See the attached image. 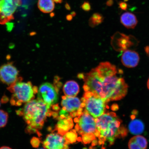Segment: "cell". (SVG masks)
<instances>
[{"instance_id":"cell-1","label":"cell","mask_w":149,"mask_h":149,"mask_svg":"<svg viewBox=\"0 0 149 149\" xmlns=\"http://www.w3.org/2000/svg\"><path fill=\"white\" fill-rule=\"evenodd\" d=\"M122 72L110 63L103 62L88 73L79 74L78 77L84 81L85 92L90 91L107 102L122 100L127 94V84L123 78L117 76Z\"/></svg>"},{"instance_id":"cell-2","label":"cell","mask_w":149,"mask_h":149,"mask_svg":"<svg viewBox=\"0 0 149 149\" xmlns=\"http://www.w3.org/2000/svg\"><path fill=\"white\" fill-rule=\"evenodd\" d=\"M95 122L97 129L95 135L98 137L101 144L107 143L111 146L117 138L127 135V130L114 113H104L96 118Z\"/></svg>"},{"instance_id":"cell-3","label":"cell","mask_w":149,"mask_h":149,"mask_svg":"<svg viewBox=\"0 0 149 149\" xmlns=\"http://www.w3.org/2000/svg\"><path fill=\"white\" fill-rule=\"evenodd\" d=\"M50 108L44 102L37 99L26 103L23 109L17 111L18 115L23 117L27 124L26 133H36L40 135L39 130L44 125Z\"/></svg>"},{"instance_id":"cell-4","label":"cell","mask_w":149,"mask_h":149,"mask_svg":"<svg viewBox=\"0 0 149 149\" xmlns=\"http://www.w3.org/2000/svg\"><path fill=\"white\" fill-rule=\"evenodd\" d=\"M7 89L13 94L10 100L11 105L17 107L33 100L38 91V88L31 82L22 81L9 86Z\"/></svg>"},{"instance_id":"cell-5","label":"cell","mask_w":149,"mask_h":149,"mask_svg":"<svg viewBox=\"0 0 149 149\" xmlns=\"http://www.w3.org/2000/svg\"><path fill=\"white\" fill-rule=\"evenodd\" d=\"M83 99L85 102L86 111L94 118H97L105 113L106 102L94 93L85 92Z\"/></svg>"},{"instance_id":"cell-6","label":"cell","mask_w":149,"mask_h":149,"mask_svg":"<svg viewBox=\"0 0 149 149\" xmlns=\"http://www.w3.org/2000/svg\"><path fill=\"white\" fill-rule=\"evenodd\" d=\"M58 89L51 83H43L38 89L37 99L42 100L50 108L58 100Z\"/></svg>"},{"instance_id":"cell-7","label":"cell","mask_w":149,"mask_h":149,"mask_svg":"<svg viewBox=\"0 0 149 149\" xmlns=\"http://www.w3.org/2000/svg\"><path fill=\"white\" fill-rule=\"evenodd\" d=\"M22 4L21 0H0V24L5 25L14 19L15 13Z\"/></svg>"},{"instance_id":"cell-8","label":"cell","mask_w":149,"mask_h":149,"mask_svg":"<svg viewBox=\"0 0 149 149\" xmlns=\"http://www.w3.org/2000/svg\"><path fill=\"white\" fill-rule=\"evenodd\" d=\"M19 76V71L11 63L3 65L0 68V81L10 86L16 82L22 81Z\"/></svg>"},{"instance_id":"cell-9","label":"cell","mask_w":149,"mask_h":149,"mask_svg":"<svg viewBox=\"0 0 149 149\" xmlns=\"http://www.w3.org/2000/svg\"><path fill=\"white\" fill-rule=\"evenodd\" d=\"M66 141L64 137L58 134L51 133L47 136L42 144L46 149H68Z\"/></svg>"},{"instance_id":"cell-10","label":"cell","mask_w":149,"mask_h":149,"mask_svg":"<svg viewBox=\"0 0 149 149\" xmlns=\"http://www.w3.org/2000/svg\"><path fill=\"white\" fill-rule=\"evenodd\" d=\"M78 124L82 134L86 135L94 134L97 131L94 117L86 111L80 116Z\"/></svg>"},{"instance_id":"cell-11","label":"cell","mask_w":149,"mask_h":149,"mask_svg":"<svg viewBox=\"0 0 149 149\" xmlns=\"http://www.w3.org/2000/svg\"><path fill=\"white\" fill-rule=\"evenodd\" d=\"M123 33H116L112 38V45L115 49L118 51H125L133 45L131 37Z\"/></svg>"},{"instance_id":"cell-12","label":"cell","mask_w":149,"mask_h":149,"mask_svg":"<svg viewBox=\"0 0 149 149\" xmlns=\"http://www.w3.org/2000/svg\"><path fill=\"white\" fill-rule=\"evenodd\" d=\"M139 60V54L135 51L129 49L125 51L121 57V61L123 65L129 68L136 67Z\"/></svg>"},{"instance_id":"cell-13","label":"cell","mask_w":149,"mask_h":149,"mask_svg":"<svg viewBox=\"0 0 149 149\" xmlns=\"http://www.w3.org/2000/svg\"><path fill=\"white\" fill-rule=\"evenodd\" d=\"M61 105L63 110L72 113L80 109L81 106V102L77 97L65 96L62 97Z\"/></svg>"},{"instance_id":"cell-14","label":"cell","mask_w":149,"mask_h":149,"mask_svg":"<svg viewBox=\"0 0 149 149\" xmlns=\"http://www.w3.org/2000/svg\"><path fill=\"white\" fill-rule=\"evenodd\" d=\"M121 24L127 29H134L138 23V20L134 14L131 13H124L120 17Z\"/></svg>"},{"instance_id":"cell-15","label":"cell","mask_w":149,"mask_h":149,"mask_svg":"<svg viewBox=\"0 0 149 149\" xmlns=\"http://www.w3.org/2000/svg\"><path fill=\"white\" fill-rule=\"evenodd\" d=\"M148 145V141L145 137L137 135L130 139L128 146L129 149H146Z\"/></svg>"},{"instance_id":"cell-16","label":"cell","mask_w":149,"mask_h":149,"mask_svg":"<svg viewBox=\"0 0 149 149\" xmlns=\"http://www.w3.org/2000/svg\"><path fill=\"white\" fill-rule=\"evenodd\" d=\"M63 91L65 96L75 97L79 92V86L75 81H68L65 84Z\"/></svg>"},{"instance_id":"cell-17","label":"cell","mask_w":149,"mask_h":149,"mask_svg":"<svg viewBox=\"0 0 149 149\" xmlns=\"http://www.w3.org/2000/svg\"><path fill=\"white\" fill-rule=\"evenodd\" d=\"M144 125L142 121L137 119L132 120L128 126L130 133L136 135L142 133L144 131Z\"/></svg>"},{"instance_id":"cell-18","label":"cell","mask_w":149,"mask_h":149,"mask_svg":"<svg viewBox=\"0 0 149 149\" xmlns=\"http://www.w3.org/2000/svg\"><path fill=\"white\" fill-rule=\"evenodd\" d=\"M38 6L40 10L45 13H49L55 8L53 0H38Z\"/></svg>"},{"instance_id":"cell-19","label":"cell","mask_w":149,"mask_h":149,"mask_svg":"<svg viewBox=\"0 0 149 149\" xmlns=\"http://www.w3.org/2000/svg\"><path fill=\"white\" fill-rule=\"evenodd\" d=\"M72 121L70 120H63L58 123L57 128L59 133L63 135L68 130L72 127Z\"/></svg>"},{"instance_id":"cell-20","label":"cell","mask_w":149,"mask_h":149,"mask_svg":"<svg viewBox=\"0 0 149 149\" xmlns=\"http://www.w3.org/2000/svg\"><path fill=\"white\" fill-rule=\"evenodd\" d=\"M104 17L101 14L96 13L92 15L89 20V24L91 27H93L100 25L104 20Z\"/></svg>"},{"instance_id":"cell-21","label":"cell","mask_w":149,"mask_h":149,"mask_svg":"<svg viewBox=\"0 0 149 149\" xmlns=\"http://www.w3.org/2000/svg\"><path fill=\"white\" fill-rule=\"evenodd\" d=\"M8 113L2 110H0V128L4 127L8 122Z\"/></svg>"},{"instance_id":"cell-22","label":"cell","mask_w":149,"mask_h":149,"mask_svg":"<svg viewBox=\"0 0 149 149\" xmlns=\"http://www.w3.org/2000/svg\"><path fill=\"white\" fill-rule=\"evenodd\" d=\"M64 137L67 141H70L71 143L74 142L76 141V135L73 132H68Z\"/></svg>"},{"instance_id":"cell-23","label":"cell","mask_w":149,"mask_h":149,"mask_svg":"<svg viewBox=\"0 0 149 149\" xmlns=\"http://www.w3.org/2000/svg\"><path fill=\"white\" fill-rule=\"evenodd\" d=\"M31 144L33 148H37L40 144V141L39 139L33 137L31 140Z\"/></svg>"},{"instance_id":"cell-24","label":"cell","mask_w":149,"mask_h":149,"mask_svg":"<svg viewBox=\"0 0 149 149\" xmlns=\"http://www.w3.org/2000/svg\"><path fill=\"white\" fill-rule=\"evenodd\" d=\"M81 8L83 10L88 12L91 9V6L88 2L85 1L81 5Z\"/></svg>"},{"instance_id":"cell-25","label":"cell","mask_w":149,"mask_h":149,"mask_svg":"<svg viewBox=\"0 0 149 149\" xmlns=\"http://www.w3.org/2000/svg\"><path fill=\"white\" fill-rule=\"evenodd\" d=\"M119 7L123 10H126L127 8V3L124 2L120 1L119 3Z\"/></svg>"},{"instance_id":"cell-26","label":"cell","mask_w":149,"mask_h":149,"mask_svg":"<svg viewBox=\"0 0 149 149\" xmlns=\"http://www.w3.org/2000/svg\"><path fill=\"white\" fill-rule=\"evenodd\" d=\"M106 3H107V5L108 6H111L113 4V0H108Z\"/></svg>"},{"instance_id":"cell-27","label":"cell","mask_w":149,"mask_h":149,"mask_svg":"<svg viewBox=\"0 0 149 149\" xmlns=\"http://www.w3.org/2000/svg\"><path fill=\"white\" fill-rule=\"evenodd\" d=\"M72 16L71 15H68L66 16L67 19L68 20H71L72 19Z\"/></svg>"},{"instance_id":"cell-28","label":"cell","mask_w":149,"mask_h":149,"mask_svg":"<svg viewBox=\"0 0 149 149\" xmlns=\"http://www.w3.org/2000/svg\"><path fill=\"white\" fill-rule=\"evenodd\" d=\"M65 8L68 10H70V7L69 5L68 4V3H66V4L65 5Z\"/></svg>"},{"instance_id":"cell-29","label":"cell","mask_w":149,"mask_h":149,"mask_svg":"<svg viewBox=\"0 0 149 149\" xmlns=\"http://www.w3.org/2000/svg\"><path fill=\"white\" fill-rule=\"evenodd\" d=\"M1 100L2 102H6L8 101V98L6 96L5 97H3Z\"/></svg>"},{"instance_id":"cell-30","label":"cell","mask_w":149,"mask_h":149,"mask_svg":"<svg viewBox=\"0 0 149 149\" xmlns=\"http://www.w3.org/2000/svg\"><path fill=\"white\" fill-rule=\"evenodd\" d=\"M145 51L147 54H148L149 57V47L147 46L145 48Z\"/></svg>"},{"instance_id":"cell-31","label":"cell","mask_w":149,"mask_h":149,"mask_svg":"<svg viewBox=\"0 0 149 149\" xmlns=\"http://www.w3.org/2000/svg\"><path fill=\"white\" fill-rule=\"evenodd\" d=\"M54 2L57 3H62V0H53Z\"/></svg>"},{"instance_id":"cell-32","label":"cell","mask_w":149,"mask_h":149,"mask_svg":"<svg viewBox=\"0 0 149 149\" xmlns=\"http://www.w3.org/2000/svg\"><path fill=\"white\" fill-rule=\"evenodd\" d=\"M0 149H12L9 147L3 146L0 148Z\"/></svg>"},{"instance_id":"cell-33","label":"cell","mask_w":149,"mask_h":149,"mask_svg":"<svg viewBox=\"0 0 149 149\" xmlns=\"http://www.w3.org/2000/svg\"><path fill=\"white\" fill-rule=\"evenodd\" d=\"M71 15L72 16L74 17L75 16L76 13L75 12H72L71 13Z\"/></svg>"},{"instance_id":"cell-34","label":"cell","mask_w":149,"mask_h":149,"mask_svg":"<svg viewBox=\"0 0 149 149\" xmlns=\"http://www.w3.org/2000/svg\"><path fill=\"white\" fill-rule=\"evenodd\" d=\"M147 87L149 90V78L148 80V82H147Z\"/></svg>"},{"instance_id":"cell-35","label":"cell","mask_w":149,"mask_h":149,"mask_svg":"<svg viewBox=\"0 0 149 149\" xmlns=\"http://www.w3.org/2000/svg\"><path fill=\"white\" fill-rule=\"evenodd\" d=\"M44 149V148H40V149Z\"/></svg>"},{"instance_id":"cell-36","label":"cell","mask_w":149,"mask_h":149,"mask_svg":"<svg viewBox=\"0 0 149 149\" xmlns=\"http://www.w3.org/2000/svg\"><path fill=\"white\" fill-rule=\"evenodd\" d=\"M1 102H0V107H1Z\"/></svg>"}]
</instances>
